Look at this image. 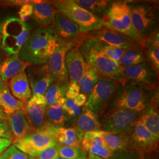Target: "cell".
Segmentation results:
<instances>
[{"mask_svg": "<svg viewBox=\"0 0 159 159\" xmlns=\"http://www.w3.org/2000/svg\"><path fill=\"white\" fill-rule=\"evenodd\" d=\"M65 64L68 72L69 82L79 83L87 66L79 46H74L67 51L65 57Z\"/></svg>", "mask_w": 159, "mask_h": 159, "instance_id": "cell-16", "label": "cell"}, {"mask_svg": "<svg viewBox=\"0 0 159 159\" xmlns=\"http://www.w3.org/2000/svg\"><path fill=\"white\" fill-rule=\"evenodd\" d=\"M96 42L97 48L99 51L111 60L119 64L127 49H122L113 46H108L97 40Z\"/></svg>", "mask_w": 159, "mask_h": 159, "instance_id": "cell-33", "label": "cell"}, {"mask_svg": "<svg viewBox=\"0 0 159 159\" xmlns=\"http://www.w3.org/2000/svg\"><path fill=\"white\" fill-rule=\"evenodd\" d=\"M45 118L47 125L52 127H63L70 124L68 115L63 107L58 105L46 106Z\"/></svg>", "mask_w": 159, "mask_h": 159, "instance_id": "cell-27", "label": "cell"}, {"mask_svg": "<svg viewBox=\"0 0 159 159\" xmlns=\"http://www.w3.org/2000/svg\"><path fill=\"white\" fill-rule=\"evenodd\" d=\"M7 120L14 136L13 142L20 139L26 134L35 130L29 123L25 109L7 116Z\"/></svg>", "mask_w": 159, "mask_h": 159, "instance_id": "cell-19", "label": "cell"}, {"mask_svg": "<svg viewBox=\"0 0 159 159\" xmlns=\"http://www.w3.org/2000/svg\"><path fill=\"white\" fill-rule=\"evenodd\" d=\"M25 104L12 95L8 84L0 89V107L7 116L24 110Z\"/></svg>", "mask_w": 159, "mask_h": 159, "instance_id": "cell-26", "label": "cell"}, {"mask_svg": "<svg viewBox=\"0 0 159 159\" xmlns=\"http://www.w3.org/2000/svg\"><path fill=\"white\" fill-rule=\"evenodd\" d=\"M119 85V83L114 80L100 77L87 98L85 106L100 116L108 106Z\"/></svg>", "mask_w": 159, "mask_h": 159, "instance_id": "cell-10", "label": "cell"}, {"mask_svg": "<svg viewBox=\"0 0 159 159\" xmlns=\"http://www.w3.org/2000/svg\"><path fill=\"white\" fill-rule=\"evenodd\" d=\"M57 12L51 2L36 1L33 4V13L31 18L40 27H49L53 22Z\"/></svg>", "mask_w": 159, "mask_h": 159, "instance_id": "cell-21", "label": "cell"}, {"mask_svg": "<svg viewBox=\"0 0 159 159\" xmlns=\"http://www.w3.org/2000/svg\"><path fill=\"white\" fill-rule=\"evenodd\" d=\"M0 159H29L28 155L18 149L12 144L0 154Z\"/></svg>", "mask_w": 159, "mask_h": 159, "instance_id": "cell-37", "label": "cell"}, {"mask_svg": "<svg viewBox=\"0 0 159 159\" xmlns=\"http://www.w3.org/2000/svg\"><path fill=\"white\" fill-rule=\"evenodd\" d=\"M86 34L88 37L95 39L108 46L119 48L129 49L130 48L141 47L135 41L125 34L114 31L106 26H104L95 31L86 33Z\"/></svg>", "mask_w": 159, "mask_h": 159, "instance_id": "cell-14", "label": "cell"}, {"mask_svg": "<svg viewBox=\"0 0 159 159\" xmlns=\"http://www.w3.org/2000/svg\"><path fill=\"white\" fill-rule=\"evenodd\" d=\"M36 1H31L30 2L25 4L21 7L18 12V18L24 23H26L32 17L33 13V4Z\"/></svg>", "mask_w": 159, "mask_h": 159, "instance_id": "cell-39", "label": "cell"}, {"mask_svg": "<svg viewBox=\"0 0 159 159\" xmlns=\"http://www.w3.org/2000/svg\"><path fill=\"white\" fill-rule=\"evenodd\" d=\"M28 158L29 159H39L35 157H33V156H28Z\"/></svg>", "mask_w": 159, "mask_h": 159, "instance_id": "cell-49", "label": "cell"}, {"mask_svg": "<svg viewBox=\"0 0 159 159\" xmlns=\"http://www.w3.org/2000/svg\"><path fill=\"white\" fill-rule=\"evenodd\" d=\"M48 27L61 40L77 41L79 44L83 41L84 33L81 31L79 26L59 12Z\"/></svg>", "mask_w": 159, "mask_h": 159, "instance_id": "cell-15", "label": "cell"}, {"mask_svg": "<svg viewBox=\"0 0 159 159\" xmlns=\"http://www.w3.org/2000/svg\"><path fill=\"white\" fill-rule=\"evenodd\" d=\"M102 131L105 145L114 153L124 150L131 145L129 134H114Z\"/></svg>", "mask_w": 159, "mask_h": 159, "instance_id": "cell-29", "label": "cell"}, {"mask_svg": "<svg viewBox=\"0 0 159 159\" xmlns=\"http://www.w3.org/2000/svg\"><path fill=\"white\" fill-rule=\"evenodd\" d=\"M29 64L24 62L18 55L8 57L0 64V75L4 81L7 82L12 77L25 71Z\"/></svg>", "mask_w": 159, "mask_h": 159, "instance_id": "cell-24", "label": "cell"}, {"mask_svg": "<svg viewBox=\"0 0 159 159\" xmlns=\"http://www.w3.org/2000/svg\"><path fill=\"white\" fill-rule=\"evenodd\" d=\"M68 85V83L54 81L44 94L47 105H57V102L60 98L66 97Z\"/></svg>", "mask_w": 159, "mask_h": 159, "instance_id": "cell-31", "label": "cell"}, {"mask_svg": "<svg viewBox=\"0 0 159 159\" xmlns=\"http://www.w3.org/2000/svg\"><path fill=\"white\" fill-rule=\"evenodd\" d=\"M144 50L142 47L127 49L121 58L119 64L121 68L135 66L146 61Z\"/></svg>", "mask_w": 159, "mask_h": 159, "instance_id": "cell-32", "label": "cell"}, {"mask_svg": "<svg viewBox=\"0 0 159 159\" xmlns=\"http://www.w3.org/2000/svg\"><path fill=\"white\" fill-rule=\"evenodd\" d=\"M73 100H74V103L77 106H79L80 107H82L85 106V103L87 100V98L84 94L80 93Z\"/></svg>", "mask_w": 159, "mask_h": 159, "instance_id": "cell-44", "label": "cell"}, {"mask_svg": "<svg viewBox=\"0 0 159 159\" xmlns=\"http://www.w3.org/2000/svg\"><path fill=\"white\" fill-rule=\"evenodd\" d=\"M159 90L155 92L152 101L142 114L139 122L142 124L156 139L159 137V115L157 110Z\"/></svg>", "mask_w": 159, "mask_h": 159, "instance_id": "cell-17", "label": "cell"}, {"mask_svg": "<svg viewBox=\"0 0 159 159\" xmlns=\"http://www.w3.org/2000/svg\"><path fill=\"white\" fill-rule=\"evenodd\" d=\"M87 159H104L100 157H98L97 156L95 155H93V154H91L89 153L87 154Z\"/></svg>", "mask_w": 159, "mask_h": 159, "instance_id": "cell-46", "label": "cell"}, {"mask_svg": "<svg viewBox=\"0 0 159 159\" xmlns=\"http://www.w3.org/2000/svg\"><path fill=\"white\" fill-rule=\"evenodd\" d=\"M64 110L68 115L70 119V124L74 126L81 111V108L77 106L73 100L66 98V102L63 107Z\"/></svg>", "mask_w": 159, "mask_h": 159, "instance_id": "cell-36", "label": "cell"}, {"mask_svg": "<svg viewBox=\"0 0 159 159\" xmlns=\"http://www.w3.org/2000/svg\"><path fill=\"white\" fill-rule=\"evenodd\" d=\"M58 146V145L47 148L40 152L35 154L32 156L39 159H57V157H59Z\"/></svg>", "mask_w": 159, "mask_h": 159, "instance_id": "cell-40", "label": "cell"}, {"mask_svg": "<svg viewBox=\"0 0 159 159\" xmlns=\"http://www.w3.org/2000/svg\"><path fill=\"white\" fill-rule=\"evenodd\" d=\"M30 31L29 24L21 21L18 17H6L0 22L1 48L8 57L18 55Z\"/></svg>", "mask_w": 159, "mask_h": 159, "instance_id": "cell-5", "label": "cell"}, {"mask_svg": "<svg viewBox=\"0 0 159 159\" xmlns=\"http://www.w3.org/2000/svg\"><path fill=\"white\" fill-rule=\"evenodd\" d=\"M88 153L104 159H110L114 153L107 146H102L98 144H94L88 151Z\"/></svg>", "mask_w": 159, "mask_h": 159, "instance_id": "cell-38", "label": "cell"}, {"mask_svg": "<svg viewBox=\"0 0 159 159\" xmlns=\"http://www.w3.org/2000/svg\"><path fill=\"white\" fill-rule=\"evenodd\" d=\"M13 141L10 139L0 138V154L2 153L7 148L11 146Z\"/></svg>", "mask_w": 159, "mask_h": 159, "instance_id": "cell-43", "label": "cell"}, {"mask_svg": "<svg viewBox=\"0 0 159 159\" xmlns=\"http://www.w3.org/2000/svg\"><path fill=\"white\" fill-rule=\"evenodd\" d=\"M131 144L137 150L148 151L156 147L159 139L140 124L139 121L129 134Z\"/></svg>", "mask_w": 159, "mask_h": 159, "instance_id": "cell-18", "label": "cell"}, {"mask_svg": "<svg viewBox=\"0 0 159 159\" xmlns=\"http://www.w3.org/2000/svg\"><path fill=\"white\" fill-rule=\"evenodd\" d=\"M100 75L95 69L87 63L85 73L79 82L80 92L84 94L88 98L94 87L100 79Z\"/></svg>", "mask_w": 159, "mask_h": 159, "instance_id": "cell-30", "label": "cell"}, {"mask_svg": "<svg viewBox=\"0 0 159 159\" xmlns=\"http://www.w3.org/2000/svg\"><path fill=\"white\" fill-rule=\"evenodd\" d=\"M146 85L130 80L119 83L109 102L110 108L120 107L143 112L150 104L155 92Z\"/></svg>", "mask_w": 159, "mask_h": 159, "instance_id": "cell-2", "label": "cell"}, {"mask_svg": "<svg viewBox=\"0 0 159 159\" xmlns=\"http://www.w3.org/2000/svg\"><path fill=\"white\" fill-rule=\"evenodd\" d=\"M7 116L4 113L2 108L0 107V120L7 119Z\"/></svg>", "mask_w": 159, "mask_h": 159, "instance_id": "cell-45", "label": "cell"}, {"mask_svg": "<svg viewBox=\"0 0 159 159\" xmlns=\"http://www.w3.org/2000/svg\"><path fill=\"white\" fill-rule=\"evenodd\" d=\"M79 47L86 63L95 69L100 77L114 80L119 83L123 82L124 76L119 64L99 51L96 40L88 37L84 33Z\"/></svg>", "mask_w": 159, "mask_h": 159, "instance_id": "cell-3", "label": "cell"}, {"mask_svg": "<svg viewBox=\"0 0 159 159\" xmlns=\"http://www.w3.org/2000/svg\"><path fill=\"white\" fill-rule=\"evenodd\" d=\"M87 156H82V157H80L79 159H87ZM57 159H64V158H62V157H57Z\"/></svg>", "mask_w": 159, "mask_h": 159, "instance_id": "cell-48", "label": "cell"}, {"mask_svg": "<svg viewBox=\"0 0 159 159\" xmlns=\"http://www.w3.org/2000/svg\"><path fill=\"white\" fill-rule=\"evenodd\" d=\"M2 62V59L0 58V64H1V63Z\"/></svg>", "mask_w": 159, "mask_h": 159, "instance_id": "cell-51", "label": "cell"}, {"mask_svg": "<svg viewBox=\"0 0 159 159\" xmlns=\"http://www.w3.org/2000/svg\"><path fill=\"white\" fill-rule=\"evenodd\" d=\"M133 26L143 42L159 32L158 8L151 2L129 1Z\"/></svg>", "mask_w": 159, "mask_h": 159, "instance_id": "cell-4", "label": "cell"}, {"mask_svg": "<svg viewBox=\"0 0 159 159\" xmlns=\"http://www.w3.org/2000/svg\"><path fill=\"white\" fill-rule=\"evenodd\" d=\"M51 3L57 11L77 24L83 33L95 31L106 26L101 19L77 4L74 0H58L52 1Z\"/></svg>", "mask_w": 159, "mask_h": 159, "instance_id": "cell-8", "label": "cell"}, {"mask_svg": "<svg viewBox=\"0 0 159 159\" xmlns=\"http://www.w3.org/2000/svg\"><path fill=\"white\" fill-rule=\"evenodd\" d=\"M142 113L125 108H109L107 112L100 115L101 117L98 116L101 130L114 134H129Z\"/></svg>", "mask_w": 159, "mask_h": 159, "instance_id": "cell-6", "label": "cell"}, {"mask_svg": "<svg viewBox=\"0 0 159 159\" xmlns=\"http://www.w3.org/2000/svg\"><path fill=\"white\" fill-rule=\"evenodd\" d=\"M53 133L58 146H80L83 134L74 127H52Z\"/></svg>", "mask_w": 159, "mask_h": 159, "instance_id": "cell-25", "label": "cell"}, {"mask_svg": "<svg viewBox=\"0 0 159 159\" xmlns=\"http://www.w3.org/2000/svg\"><path fill=\"white\" fill-rule=\"evenodd\" d=\"M46 106L34 102L31 98L25 104V111L27 117L30 124L35 130L42 129L47 125L45 118Z\"/></svg>", "mask_w": 159, "mask_h": 159, "instance_id": "cell-22", "label": "cell"}, {"mask_svg": "<svg viewBox=\"0 0 159 159\" xmlns=\"http://www.w3.org/2000/svg\"><path fill=\"white\" fill-rule=\"evenodd\" d=\"M0 138L14 140V136L7 119L0 120Z\"/></svg>", "mask_w": 159, "mask_h": 159, "instance_id": "cell-41", "label": "cell"}, {"mask_svg": "<svg viewBox=\"0 0 159 159\" xmlns=\"http://www.w3.org/2000/svg\"><path fill=\"white\" fill-rule=\"evenodd\" d=\"M58 155L59 157L66 159H77L87 156V153L84 151L80 146H58Z\"/></svg>", "mask_w": 159, "mask_h": 159, "instance_id": "cell-34", "label": "cell"}, {"mask_svg": "<svg viewBox=\"0 0 159 159\" xmlns=\"http://www.w3.org/2000/svg\"><path fill=\"white\" fill-rule=\"evenodd\" d=\"M58 40V36L48 27H39L30 31L18 54L19 58L29 65L47 63Z\"/></svg>", "mask_w": 159, "mask_h": 159, "instance_id": "cell-1", "label": "cell"}, {"mask_svg": "<svg viewBox=\"0 0 159 159\" xmlns=\"http://www.w3.org/2000/svg\"><path fill=\"white\" fill-rule=\"evenodd\" d=\"M30 88L33 94L44 95L54 81L47 63L30 65L25 70Z\"/></svg>", "mask_w": 159, "mask_h": 159, "instance_id": "cell-13", "label": "cell"}, {"mask_svg": "<svg viewBox=\"0 0 159 159\" xmlns=\"http://www.w3.org/2000/svg\"><path fill=\"white\" fill-rule=\"evenodd\" d=\"M1 34H0V48H1Z\"/></svg>", "mask_w": 159, "mask_h": 159, "instance_id": "cell-50", "label": "cell"}, {"mask_svg": "<svg viewBox=\"0 0 159 159\" xmlns=\"http://www.w3.org/2000/svg\"><path fill=\"white\" fill-rule=\"evenodd\" d=\"M79 6L90 12L96 17L102 19L108 11L113 2L107 0H74Z\"/></svg>", "mask_w": 159, "mask_h": 159, "instance_id": "cell-28", "label": "cell"}, {"mask_svg": "<svg viewBox=\"0 0 159 159\" xmlns=\"http://www.w3.org/2000/svg\"><path fill=\"white\" fill-rule=\"evenodd\" d=\"M79 45L77 41H66L59 39L57 47L47 62L54 81L69 83L68 72L65 64V57L70 48Z\"/></svg>", "mask_w": 159, "mask_h": 159, "instance_id": "cell-11", "label": "cell"}, {"mask_svg": "<svg viewBox=\"0 0 159 159\" xmlns=\"http://www.w3.org/2000/svg\"><path fill=\"white\" fill-rule=\"evenodd\" d=\"M7 84V83L4 81L2 79V77H1V76L0 75V89L3 88Z\"/></svg>", "mask_w": 159, "mask_h": 159, "instance_id": "cell-47", "label": "cell"}, {"mask_svg": "<svg viewBox=\"0 0 159 159\" xmlns=\"http://www.w3.org/2000/svg\"><path fill=\"white\" fill-rule=\"evenodd\" d=\"M146 60L157 74L159 73V47L151 46L144 49Z\"/></svg>", "mask_w": 159, "mask_h": 159, "instance_id": "cell-35", "label": "cell"}, {"mask_svg": "<svg viewBox=\"0 0 159 159\" xmlns=\"http://www.w3.org/2000/svg\"><path fill=\"white\" fill-rule=\"evenodd\" d=\"M12 144L23 153L31 156L47 148L58 145L53 133L52 127L48 125L14 141Z\"/></svg>", "mask_w": 159, "mask_h": 159, "instance_id": "cell-9", "label": "cell"}, {"mask_svg": "<svg viewBox=\"0 0 159 159\" xmlns=\"http://www.w3.org/2000/svg\"><path fill=\"white\" fill-rule=\"evenodd\" d=\"M121 70L124 76L123 82L125 80L134 81L146 85L152 90L159 89L158 74L147 61Z\"/></svg>", "mask_w": 159, "mask_h": 159, "instance_id": "cell-12", "label": "cell"}, {"mask_svg": "<svg viewBox=\"0 0 159 159\" xmlns=\"http://www.w3.org/2000/svg\"><path fill=\"white\" fill-rule=\"evenodd\" d=\"M101 20L106 27L125 34L140 46L141 40L131 23L129 1H113L108 11Z\"/></svg>", "mask_w": 159, "mask_h": 159, "instance_id": "cell-7", "label": "cell"}, {"mask_svg": "<svg viewBox=\"0 0 159 159\" xmlns=\"http://www.w3.org/2000/svg\"><path fill=\"white\" fill-rule=\"evenodd\" d=\"M80 88L79 83L74 82H69L66 94V98L70 100L74 98L80 94Z\"/></svg>", "mask_w": 159, "mask_h": 159, "instance_id": "cell-42", "label": "cell"}, {"mask_svg": "<svg viewBox=\"0 0 159 159\" xmlns=\"http://www.w3.org/2000/svg\"><path fill=\"white\" fill-rule=\"evenodd\" d=\"M73 127L83 134L85 132L102 131L98 116L85 106Z\"/></svg>", "mask_w": 159, "mask_h": 159, "instance_id": "cell-23", "label": "cell"}, {"mask_svg": "<svg viewBox=\"0 0 159 159\" xmlns=\"http://www.w3.org/2000/svg\"><path fill=\"white\" fill-rule=\"evenodd\" d=\"M8 87L12 95L25 104L32 97V92L25 71L10 80Z\"/></svg>", "mask_w": 159, "mask_h": 159, "instance_id": "cell-20", "label": "cell"}]
</instances>
